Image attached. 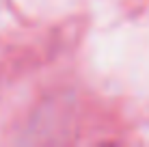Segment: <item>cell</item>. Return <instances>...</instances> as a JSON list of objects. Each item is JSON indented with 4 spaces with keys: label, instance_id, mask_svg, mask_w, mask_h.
Masks as SVG:
<instances>
[]
</instances>
